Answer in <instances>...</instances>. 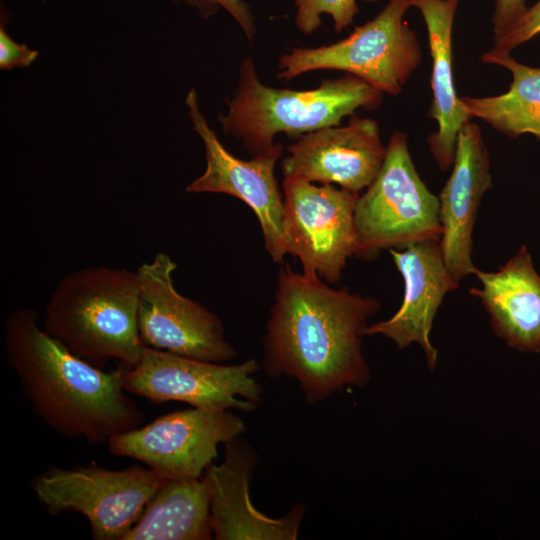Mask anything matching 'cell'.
Wrapping results in <instances>:
<instances>
[{
  "label": "cell",
  "instance_id": "19",
  "mask_svg": "<svg viewBox=\"0 0 540 540\" xmlns=\"http://www.w3.org/2000/svg\"><path fill=\"white\" fill-rule=\"evenodd\" d=\"M213 535L205 480H167L123 540H208Z\"/></svg>",
  "mask_w": 540,
  "mask_h": 540
},
{
  "label": "cell",
  "instance_id": "6",
  "mask_svg": "<svg viewBox=\"0 0 540 540\" xmlns=\"http://www.w3.org/2000/svg\"><path fill=\"white\" fill-rule=\"evenodd\" d=\"M411 0H389L371 20L336 43L294 48L279 60L278 79L321 69L345 71L382 93L397 96L421 61L417 35L404 15Z\"/></svg>",
  "mask_w": 540,
  "mask_h": 540
},
{
  "label": "cell",
  "instance_id": "5",
  "mask_svg": "<svg viewBox=\"0 0 540 540\" xmlns=\"http://www.w3.org/2000/svg\"><path fill=\"white\" fill-rule=\"evenodd\" d=\"M354 224L355 256L363 259H374L385 249L440 241L439 198L420 178L403 132L392 134L378 175L359 195Z\"/></svg>",
  "mask_w": 540,
  "mask_h": 540
},
{
  "label": "cell",
  "instance_id": "2",
  "mask_svg": "<svg viewBox=\"0 0 540 540\" xmlns=\"http://www.w3.org/2000/svg\"><path fill=\"white\" fill-rule=\"evenodd\" d=\"M8 363L37 415L51 428L92 443L139 427L143 414L126 394L127 367L104 371L47 333L31 308L4 323Z\"/></svg>",
  "mask_w": 540,
  "mask_h": 540
},
{
  "label": "cell",
  "instance_id": "18",
  "mask_svg": "<svg viewBox=\"0 0 540 540\" xmlns=\"http://www.w3.org/2000/svg\"><path fill=\"white\" fill-rule=\"evenodd\" d=\"M459 0H411L422 14L428 33L432 59L430 86L432 103L428 116L438 129L429 135L430 152L442 171L452 167L459 130L471 121L453 75L452 31Z\"/></svg>",
  "mask_w": 540,
  "mask_h": 540
},
{
  "label": "cell",
  "instance_id": "24",
  "mask_svg": "<svg viewBox=\"0 0 540 540\" xmlns=\"http://www.w3.org/2000/svg\"><path fill=\"white\" fill-rule=\"evenodd\" d=\"M38 56V52L28 48L25 44H18L0 29V67L9 70L17 67L29 66Z\"/></svg>",
  "mask_w": 540,
  "mask_h": 540
},
{
  "label": "cell",
  "instance_id": "21",
  "mask_svg": "<svg viewBox=\"0 0 540 540\" xmlns=\"http://www.w3.org/2000/svg\"><path fill=\"white\" fill-rule=\"evenodd\" d=\"M375 3L378 0H364ZM297 8L295 23L299 31L312 34L321 25V15L328 14L333 19L336 32L353 23L359 13L356 0H295Z\"/></svg>",
  "mask_w": 540,
  "mask_h": 540
},
{
  "label": "cell",
  "instance_id": "1",
  "mask_svg": "<svg viewBox=\"0 0 540 540\" xmlns=\"http://www.w3.org/2000/svg\"><path fill=\"white\" fill-rule=\"evenodd\" d=\"M379 307L376 299L347 287L334 289L286 264L278 274L264 338L267 375L295 379L308 403L346 386L367 385L370 370L362 338Z\"/></svg>",
  "mask_w": 540,
  "mask_h": 540
},
{
  "label": "cell",
  "instance_id": "17",
  "mask_svg": "<svg viewBox=\"0 0 540 540\" xmlns=\"http://www.w3.org/2000/svg\"><path fill=\"white\" fill-rule=\"evenodd\" d=\"M481 287L469 293L478 298L494 333L522 352H540V275L528 248L518 252L497 271H474Z\"/></svg>",
  "mask_w": 540,
  "mask_h": 540
},
{
  "label": "cell",
  "instance_id": "13",
  "mask_svg": "<svg viewBox=\"0 0 540 540\" xmlns=\"http://www.w3.org/2000/svg\"><path fill=\"white\" fill-rule=\"evenodd\" d=\"M284 178L337 184L359 193L378 175L386 153L376 121L352 116L345 126L321 128L287 147Z\"/></svg>",
  "mask_w": 540,
  "mask_h": 540
},
{
  "label": "cell",
  "instance_id": "7",
  "mask_svg": "<svg viewBox=\"0 0 540 540\" xmlns=\"http://www.w3.org/2000/svg\"><path fill=\"white\" fill-rule=\"evenodd\" d=\"M167 480L150 468L111 470L91 464L51 466L30 485L49 514L79 513L87 519L93 539L123 540Z\"/></svg>",
  "mask_w": 540,
  "mask_h": 540
},
{
  "label": "cell",
  "instance_id": "12",
  "mask_svg": "<svg viewBox=\"0 0 540 540\" xmlns=\"http://www.w3.org/2000/svg\"><path fill=\"white\" fill-rule=\"evenodd\" d=\"M193 129L205 147L206 169L187 186L190 193H223L248 205L258 218L265 248L273 261L283 262L284 198L278 187L274 169L283 147L275 143L270 149L249 160L233 156L219 141L199 109L197 93L191 90L186 98Z\"/></svg>",
  "mask_w": 540,
  "mask_h": 540
},
{
  "label": "cell",
  "instance_id": "3",
  "mask_svg": "<svg viewBox=\"0 0 540 540\" xmlns=\"http://www.w3.org/2000/svg\"><path fill=\"white\" fill-rule=\"evenodd\" d=\"M136 271L106 266L62 277L45 307L44 330L100 367L108 359L131 368L146 347L138 328Z\"/></svg>",
  "mask_w": 540,
  "mask_h": 540
},
{
  "label": "cell",
  "instance_id": "9",
  "mask_svg": "<svg viewBox=\"0 0 540 540\" xmlns=\"http://www.w3.org/2000/svg\"><path fill=\"white\" fill-rule=\"evenodd\" d=\"M284 243L303 273L338 283L355 255L354 212L359 193L332 184L284 178Z\"/></svg>",
  "mask_w": 540,
  "mask_h": 540
},
{
  "label": "cell",
  "instance_id": "10",
  "mask_svg": "<svg viewBox=\"0 0 540 540\" xmlns=\"http://www.w3.org/2000/svg\"><path fill=\"white\" fill-rule=\"evenodd\" d=\"M245 423L229 409L191 407L112 436L110 453L140 461L166 479L201 478L221 443L239 437Z\"/></svg>",
  "mask_w": 540,
  "mask_h": 540
},
{
  "label": "cell",
  "instance_id": "16",
  "mask_svg": "<svg viewBox=\"0 0 540 540\" xmlns=\"http://www.w3.org/2000/svg\"><path fill=\"white\" fill-rule=\"evenodd\" d=\"M225 459L210 464L203 479L210 498L211 524L217 540H294L304 506H294L285 516L271 518L252 504L249 482L256 464L254 451L236 437L225 443Z\"/></svg>",
  "mask_w": 540,
  "mask_h": 540
},
{
  "label": "cell",
  "instance_id": "4",
  "mask_svg": "<svg viewBox=\"0 0 540 540\" xmlns=\"http://www.w3.org/2000/svg\"><path fill=\"white\" fill-rule=\"evenodd\" d=\"M239 85L220 115L223 131L240 140L252 155L270 149L274 136H302L331 126L359 109H375L383 93L353 75L323 80L318 88L305 91L276 89L261 83L251 57L243 60Z\"/></svg>",
  "mask_w": 540,
  "mask_h": 540
},
{
  "label": "cell",
  "instance_id": "25",
  "mask_svg": "<svg viewBox=\"0 0 540 540\" xmlns=\"http://www.w3.org/2000/svg\"><path fill=\"white\" fill-rule=\"evenodd\" d=\"M527 8L525 0H496L492 17L494 38L504 33Z\"/></svg>",
  "mask_w": 540,
  "mask_h": 540
},
{
  "label": "cell",
  "instance_id": "14",
  "mask_svg": "<svg viewBox=\"0 0 540 540\" xmlns=\"http://www.w3.org/2000/svg\"><path fill=\"white\" fill-rule=\"evenodd\" d=\"M490 159L480 127L467 122L458 132L451 174L440 195L445 265L459 283L474 273L473 230L483 195L491 188Z\"/></svg>",
  "mask_w": 540,
  "mask_h": 540
},
{
  "label": "cell",
  "instance_id": "15",
  "mask_svg": "<svg viewBox=\"0 0 540 540\" xmlns=\"http://www.w3.org/2000/svg\"><path fill=\"white\" fill-rule=\"evenodd\" d=\"M389 252L404 280L402 304L391 318L368 325L365 336L382 335L401 349L417 343L433 370L438 357L430 340L433 321L444 297L459 283L445 265L440 241L420 242Z\"/></svg>",
  "mask_w": 540,
  "mask_h": 540
},
{
  "label": "cell",
  "instance_id": "11",
  "mask_svg": "<svg viewBox=\"0 0 540 540\" xmlns=\"http://www.w3.org/2000/svg\"><path fill=\"white\" fill-rule=\"evenodd\" d=\"M255 359L225 365L145 347L138 363L127 368V392L154 403L179 401L196 408L252 411L262 388L253 376Z\"/></svg>",
  "mask_w": 540,
  "mask_h": 540
},
{
  "label": "cell",
  "instance_id": "20",
  "mask_svg": "<svg viewBox=\"0 0 540 540\" xmlns=\"http://www.w3.org/2000/svg\"><path fill=\"white\" fill-rule=\"evenodd\" d=\"M481 59L509 70L512 81L509 89L500 95L460 97L467 113L509 137L532 134L540 139V66L524 65L509 52L494 49L484 53Z\"/></svg>",
  "mask_w": 540,
  "mask_h": 540
},
{
  "label": "cell",
  "instance_id": "22",
  "mask_svg": "<svg viewBox=\"0 0 540 540\" xmlns=\"http://www.w3.org/2000/svg\"><path fill=\"white\" fill-rule=\"evenodd\" d=\"M540 34V0L513 23L504 33L494 38V50L510 52Z\"/></svg>",
  "mask_w": 540,
  "mask_h": 540
},
{
  "label": "cell",
  "instance_id": "8",
  "mask_svg": "<svg viewBox=\"0 0 540 540\" xmlns=\"http://www.w3.org/2000/svg\"><path fill=\"white\" fill-rule=\"evenodd\" d=\"M176 263L157 253L137 270L138 328L146 347L193 359L224 363L236 355L221 320L200 303L181 295L173 283Z\"/></svg>",
  "mask_w": 540,
  "mask_h": 540
},
{
  "label": "cell",
  "instance_id": "23",
  "mask_svg": "<svg viewBox=\"0 0 540 540\" xmlns=\"http://www.w3.org/2000/svg\"><path fill=\"white\" fill-rule=\"evenodd\" d=\"M197 7L204 15L212 14L219 7L225 9L243 29L246 37L253 40L256 28L248 5L242 0H183Z\"/></svg>",
  "mask_w": 540,
  "mask_h": 540
}]
</instances>
